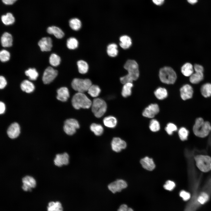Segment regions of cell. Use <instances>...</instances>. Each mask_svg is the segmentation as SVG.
<instances>
[{
	"instance_id": "obj_45",
	"label": "cell",
	"mask_w": 211,
	"mask_h": 211,
	"mask_svg": "<svg viewBox=\"0 0 211 211\" xmlns=\"http://www.w3.org/2000/svg\"><path fill=\"white\" fill-rule=\"evenodd\" d=\"M180 195L184 201L190 200L191 198L190 193L184 190H182L180 192Z\"/></svg>"
},
{
	"instance_id": "obj_11",
	"label": "cell",
	"mask_w": 211,
	"mask_h": 211,
	"mask_svg": "<svg viewBox=\"0 0 211 211\" xmlns=\"http://www.w3.org/2000/svg\"><path fill=\"white\" fill-rule=\"evenodd\" d=\"M159 108L157 104H151L144 110L142 115L143 116L149 118H153L159 112Z\"/></svg>"
},
{
	"instance_id": "obj_42",
	"label": "cell",
	"mask_w": 211,
	"mask_h": 211,
	"mask_svg": "<svg viewBox=\"0 0 211 211\" xmlns=\"http://www.w3.org/2000/svg\"><path fill=\"white\" fill-rule=\"evenodd\" d=\"M10 53L5 50H1L0 52V59L2 62H5L9 60L10 58Z\"/></svg>"
},
{
	"instance_id": "obj_23",
	"label": "cell",
	"mask_w": 211,
	"mask_h": 211,
	"mask_svg": "<svg viewBox=\"0 0 211 211\" xmlns=\"http://www.w3.org/2000/svg\"><path fill=\"white\" fill-rule=\"evenodd\" d=\"M21 90L27 93H30L32 92L35 89V86L30 81L25 80L21 83L20 86Z\"/></svg>"
},
{
	"instance_id": "obj_8",
	"label": "cell",
	"mask_w": 211,
	"mask_h": 211,
	"mask_svg": "<svg viewBox=\"0 0 211 211\" xmlns=\"http://www.w3.org/2000/svg\"><path fill=\"white\" fill-rule=\"evenodd\" d=\"M79 127L78 121L74 119L70 118L67 119L64 122L63 128L64 132L67 135H71L74 134L76 129Z\"/></svg>"
},
{
	"instance_id": "obj_46",
	"label": "cell",
	"mask_w": 211,
	"mask_h": 211,
	"mask_svg": "<svg viewBox=\"0 0 211 211\" xmlns=\"http://www.w3.org/2000/svg\"><path fill=\"white\" fill-rule=\"evenodd\" d=\"M118 211H133V210L132 208L128 207L127 205L123 204L120 206Z\"/></svg>"
},
{
	"instance_id": "obj_7",
	"label": "cell",
	"mask_w": 211,
	"mask_h": 211,
	"mask_svg": "<svg viewBox=\"0 0 211 211\" xmlns=\"http://www.w3.org/2000/svg\"><path fill=\"white\" fill-rule=\"evenodd\" d=\"M195 159L197 167L200 171L206 172L210 170L211 158L210 156L198 155L195 157Z\"/></svg>"
},
{
	"instance_id": "obj_39",
	"label": "cell",
	"mask_w": 211,
	"mask_h": 211,
	"mask_svg": "<svg viewBox=\"0 0 211 211\" xmlns=\"http://www.w3.org/2000/svg\"><path fill=\"white\" fill-rule=\"evenodd\" d=\"M78 42L77 40L74 37L69 38L67 42V45L68 48L74 50L78 47Z\"/></svg>"
},
{
	"instance_id": "obj_22",
	"label": "cell",
	"mask_w": 211,
	"mask_h": 211,
	"mask_svg": "<svg viewBox=\"0 0 211 211\" xmlns=\"http://www.w3.org/2000/svg\"><path fill=\"white\" fill-rule=\"evenodd\" d=\"M194 70L193 66L189 62L184 64L181 69L182 73L186 76H190L193 73Z\"/></svg>"
},
{
	"instance_id": "obj_40",
	"label": "cell",
	"mask_w": 211,
	"mask_h": 211,
	"mask_svg": "<svg viewBox=\"0 0 211 211\" xmlns=\"http://www.w3.org/2000/svg\"><path fill=\"white\" fill-rule=\"evenodd\" d=\"M149 128L152 132H156L160 129V125L159 122L156 119L152 120L149 123Z\"/></svg>"
},
{
	"instance_id": "obj_36",
	"label": "cell",
	"mask_w": 211,
	"mask_h": 211,
	"mask_svg": "<svg viewBox=\"0 0 211 211\" xmlns=\"http://www.w3.org/2000/svg\"><path fill=\"white\" fill-rule=\"evenodd\" d=\"M69 25L71 28L74 30H78L81 26V23L79 19L74 18L71 19L69 21Z\"/></svg>"
},
{
	"instance_id": "obj_44",
	"label": "cell",
	"mask_w": 211,
	"mask_h": 211,
	"mask_svg": "<svg viewBox=\"0 0 211 211\" xmlns=\"http://www.w3.org/2000/svg\"><path fill=\"white\" fill-rule=\"evenodd\" d=\"M175 186V183L173 182L170 180L166 181L165 184L164 185V188L169 191L172 190Z\"/></svg>"
},
{
	"instance_id": "obj_3",
	"label": "cell",
	"mask_w": 211,
	"mask_h": 211,
	"mask_svg": "<svg viewBox=\"0 0 211 211\" xmlns=\"http://www.w3.org/2000/svg\"><path fill=\"white\" fill-rule=\"evenodd\" d=\"M72 103L76 109L81 108L88 109L91 106L92 102L84 93L78 92L73 96Z\"/></svg>"
},
{
	"instance_id": "obj_21",
	"label": "cell",
	"mask_w": 211,
	"mask_h": 211,
	"mask_svg": "<svg viewBox=\"0 0 211 211\" xmlns=\"http://www.w3.org/2000/svg\"><path fill=\"white\" fill-rule=\"evenodd\" d=\"M47 32L50 34H53L57 38L61 39L64 35L62 30L59 28L55 26H52L48 27L47 29Z\"/></svg>"
},
{
	"instance_id": "obj_6",
	"label": "cell",
	"mask_w": 211,
	"mask_h": 211,
	"mask_svg": "<svg viewBox=\"0 0 211 211\" xmlns=\"http://www.w3.org/2000/svg\"><path fill=\"white\" fill-rule=\"evenodd\" d=\"M92 85L91 81L89 79H82L76 78L72 82V88L78 92L84 93L87 91Z\"/></svg>"
},
{
	"instance_id": "obj_26",
	"label": "cell",
	"mask_w": 211,
	"mask_h": 211,
	"mask_svg": "<svg viewBox=\"0 0 211 211\" xmlns=\"http://www.w3.org/2000/svg\"><path fill=\"white\" fill-rule=\"evenodd\" d=\"M154 94L156 97L159 100H162L167 97L168 92L166 89L161 87L157 88L154 92Z\"/></svg>"
},
{
	"instance_id": "obj_32",
	"label": "cell",
	"mask_w": 211,
	"mask_h": 211,
	"mask_svg": "<svg viewBox=\"0 0 211 211\" xmlns=\"http://www.w3.org/2000/svg\"><path fill=\"white\" fill-rule=\"evenodd\" d=\"M78 71L81 74L86 73L89 69V65L87 63L84 61L80 60L77 62Z\"/></svg>"
},
{
	"instance_id": "obj_30",
	"label": "cell",
	"mask_w": 211,
	"mask_h": 211,
	"mask_svg": "<svg viewBox=\"0 0 211 211\" xmlns=\"http://www.w3.org/2000/svg\"><path fill=\"white\" fill-rule=\"evenodd\" d=\"M1 20L3 23L6 25L13 24L15 22V18L12 14L8 13L5 15H3L1 17Z\"/></svg>"
},
{
	"instance_id": "obj_24",
	"label": "cell",
	"mask_w": 211,
	"mask_h": 211,
	"mask_svg": "<svg viewBox=\"0 0 211 211\" xmlns=\"http://www.w3.org/2000/svg\"><path fill=\"white\" fill-rule=\"evenodd\" d=\"M103 122L106 127L110 128L115 127L117 123L116 118L112 116H109L105 117L103 120Z\"/></svg>"
},
{
	"instance_id": "obj_47",
	"label": "cell",
	"mask_w": 211,
	"mask_h": 211,
	"mask_svg": "<svg viewBox=\"0 0 211 211\" xmlns=\"http://www.w3.org/2000/svg\"><path fill=\"white\" fill-rule=\"evenodd\" d=\"M195 72H202L204 71V68L201 65L199 64H195L193 66Z\"/></svg>"
},
{
	"instance_id": "obj_48",
	"label": "cell",
	"mask_w": 211,
	"mask_h": 211,
	"mask_svg": "<svg viewBox=\"0 0 211 211\" xmlns=\"http://www.w3.org/2000/svg\"><path fill=\"white\" fill-rule=\"evenodd\" d=\"M7 84L6 81L4 77L1 76L0 77V88L4 89Z\"/></svg>"
},
{
	"instance_id": "obj_29",
	"label": "cell",
	"mask_w": 211,
	"mask_h": 211,
	"mask_svg": "<svg viewBox=\"0 0 211 211\" xmlns=\"http://www.w3.org/2000/svg\"><path fill=\"white\" fill-rule=\"evenodd\" d=\"M133 86L132 82H127L124 84L122 91V96L125 98L130 96L132 93V88Z\"/></svg>"
},
{
	"instance_id": "obj_31",
	"label": "cell",
	"mask_w": 211,
	"mask_h": 211,
	"mask_svg": "<svg viewBox=\"0 0 211 211\" xmlns=\"http://www.w3.org/2000/svg\"><path fill=\"white\" fill-rule=\"evenodd\" d=\"M200 91L202 95L205 97L207 98L211 96V84H204L201 87Z\"/></svg>"
},
{
	"instance_id": "obj_12",
	"label": "cell",
	"mask_w": 211,
	"mask_h": 211,
	"mask_svg": "<svg viewBox=\"0 0 211 211\" xmlns=\"http://www.w3.org/2000/svg\"><path fill=\"white\" fill-rule=\"evenodd\" d=\"M22 189L25 191H31V188H34L36 185L35 179L32 177L26 176L22 179Z\"/></svg>"
},
{
	"instance_id": "obj_33",
	"label": "cell",
	"mask_w": 211,
	"mask_h": 211,
	"mask_svg": "<svg viewBox=\"0 0 211 211\" xmlns=\"http://www.w3.org/2000/svg\"><path fill=\"white\" fill-rule=\"evenodd\" d=\"M117 48V45L115 43L109 44L107 47V52L108 55L113 57L117 56L118 53Z\"/></svg>"
},
{
	"instance_id": "obj_10",
	"label": "cell",
	"mask_w": 211,
	"mask_h": 211,
	"mask_svg": "<svg viewBox=\"0 0 211 211\" xmlns=\"http://www.w3.org/2000/svg\"><path fill=\"white\" fill-rule=\"evenodd\" d=\"M127 184L125 181L118 179L110 184L108 186L109 190L115 193L120 192L123 189L127 187Z\"/></svg>"
},
{
	"instance_id": "obj_19",
	"label": "cell",
	"mask_w": 211,
	"mask_h": 211,
	"mask_svg": "<svg viewBox=\"0 0 211 211\" xmlns=\"http://www.w3.org/2000/svg\"><path fill=\"white\" fill-rule=\"evenodd\" d=\"M140 162L143 168L149 171L153 170L155 167L153 159L147 156L142 159Z\"/></svg>"
},
{
	"instance_id": "obj_1",
	"label": "cell",
	"mask_w": 211,
	"mask_h": 211,
	"mask_svg": "<svg viewBox=\"0 0 211 211\" xmlns=\"http://www.w3.org/2000/svg\"><path fill=\"white\" fill-rule=\"evenodd\" d=\"M124 68L128 72V74L120 78L121 82L124 84L127 82H132L137 80L139 76L138 65L134 60L129 59L127 61L124 65Z\"/></svg>"
},
{
	"instance_id": "obj_2",
	"label": "cell",
	"mask_w": 211,
	"mask_h": 211,
	"mask_svg": "<svg viewBox=\"0 0 211 211\" xmlns=\"http://www.w3.org/2000/svg\"><path fill=\"white\" fill-rule=\"evenodd\" d=\"M194 134L200 137L207 136L211 131V126L208 121H204L201 118H197L193 126Z\"/></svg>"
},
{
	"instance_id": "obj_28",
	"label": "cell",
	"mask_w": 211,
	"mask_h": 211,
	"mask_svg": "<svg viewBox=\"0 0 211 211\" xmlns=\"http://www.w3.org/2000/svg\"><path fill=\"white\" fill-rule=\"evenodd\" d=\"M47 211H63V209L61 203L59 201L50 202L48 204Z\"/></svg>"
},
{
	"instance_id": "obj_53",
	"label": "cell",
	"mask_w": 211,
	"mask_h": 211,
	"mask_svg": "<svg viewBox=\"0 0 211 211\" xmlns=\"http://www.w3.org/2000/svg\"><path fill=\"white\" fill-rule=\"evenodd\" d=\"M210 170H211V163L210 166Z\"/></svg>"
},
{
	"instance_id": "obj_25",
	"label": "cell",
	"mask_w": 211,
	"mask_h": 211,
	"mask_svg": "<svg viewBox=\"0 0 211 211\" xmlns=\"http://www.w3.org/2000/svg\"><path fill=\"white\" fill-rule=\"evenodd\" d=\"M120 46L123 49H126L128 48L132 45L131 38L126 35L121 36L120 38Z\"/></svg>"
},
{
	"instance_id": "obj_27",
	"label": "cell",
	"mask_w": 211,
	"mask_h": 211,
	"mask_svg": "<svg viewBox=\"0 0 211 211\" xmlns=\"http://www.w3.org/2000/svg\"><path fill=\"white\" fill-rule=\"evenodd\" d=\"M203 78V73L195 72L190 76L189 80L192 84H197L202 81Z\"/></svg>"
},
{
	"instance_id": "obj_9",
	"label": "cell",
	"mask_w": 211,
	"mask_h": 211,
	"mask_svg": "<svg viewBox=\"0 0 211 211\" xmlns=\"http://www.w3.org/2000/svg\"><path fill=\"white\" fill-rule=\"evenodd\" d=\"M58 74V71L51 67H47L45 70L42 76V80L45 84H49L52 82Z\"/></svg>"
},
{
	"instance_id": "obj_17",
	"label": "cell",
	"mask_w": 211,
	"mask_h": 211,
	"mask_svg": "<svg viewBox=\"0 0 211 211\" xmlns=\"http://www.w3.org/2000/svg\"><path fill=\"white\" fill-rule=\"evenodd\" d=\"M20 132V128L19 124L15 122L11 124L8 128L7 133L9 137L14 139L17 137Z\"/></svg>"
},
{
	"instance_id": "obj_14",
	"label": "cell",
	"mask_w": 211,
	"mask_h": 211,
	"mask_svg": "<svg viewBox=\"0 0 211 211\" xmlns=\"http://www.w3.org/2000/svg\"><path fill=\"white\" fill-rule=\"evenodd\" d=\"M180 92L181 98L184 100H186L192 97L193 91L190 85L186 84L181 88Z\"/></svg>"
},
{
	"instance_id": "obj_20",
	"label": "cell",
	"mask_w": 211,
	"mask_h": 211,
	"mask_svg": "<svg viewBox=\"0 0 211 211\" xmlns=\"http://www.w3.org/2000/svg\"><path fill=\"white\" fill-rule=\"evenodd\" d=\"M1 41V45L4 47H11L12 45L13 38L11 35L8 32L4 33L2 35Z\"/></svg>"
},
{
	"instance_id": "obj_52",
	"label": "cell",
	"mask_w": 211,
	"mask_h": 211,
	"mask_svg": "<svg viewBox=\"0 0 211 211\" xmlns=\"http://www.w3.org/2000/svg\"><path fill=\"white\" fill-rule=\"evenodd\" d=\"M187 1L190 4H194L198 2V0H187Z\"/></svg>"
},
{
	"instance_id": "obj_35",
	"label": "cell",
	"mask_w": 211,
	"mask_h": 211,
	"mask_svg": "<svg viewBox=\"0 0 211 211\" xmlns=\"http://www.w3.org/2000/svg\"><path fill=\"white\" fill-rule=\"evenodd\" d=\"M88 94L93 97H96L100 94L101 90L99 86L97 85H92L88 89Z\"/></svg>"
},
{
	"instance_id": "obj_15",
	"label": "cell",
	"mask_w": 211,
	"mask_h": 211,
	"mask_svg": "<svg viewBox=\"0 0 211 211\" xmlns=\"http://www.w3.org/2000/svg\"><path fill=\"white\" fill-rule=\"evenodd\" d=\"M38 45L42 51H50L52 46V40L49 37H44L38 42Z\"/></svg>"
},
{
	"instance_id": "obj_50",
	"label": "cell",
	"mask_w": 211,
	"mask_h": 211,
	"mask_svg": "<svg viewBox=\"0 0 211 211\" xmlns=\"http://www.w3.org/2000/svg\"><path fill=\"white\" fill-rule=\"evenodd\" d=\"M4 4L6 5H12L17 0H2Z\"/></svg>"
},
{
	"instance_id": "obj_34",
	"label": "cell",
	"mask_w": 211,
	"mask_h": 211,
	"mask_svg": "<svg viewBox=\"0 0 211 211\" xmlns=\"http://www.w3.org/2000/svg\"><path fill=\"white\" fill-rule=\"evenodd\" d=\"M90 129L95 135L98 136L101 135L103 132V127L100 124L95 123H93L91 125Z\"/></svg>"
},
{
	"instance_id": "obj_38",
	"label": "cell",
	"mask_w": 211,
	"mask_h": 211,
	"mask_svg": "<svg viewBox=\"0 0 211 211\" xmlns=\"http://www.w3.org/2000/svg\"><path fill=\"white\" fill-rule=\"evenodd\" d=\"M61 58L57 55L52 53L50 55L49 58V62L50 64L54 67H56L60 64Z\"/></svg>"
},
{
	"instance_id": "obj_16",
	"label": "cell",
	"mask_w": 211,
	"mask_h": 211,
	"mask_svg": "<svg viewBox=\"0 0 211 211\" xmlns=\"http://www.w3.org/2000/svg\"><path fill=\"white\" fill-rule=\"evenodd\" d=\"M69 155L66 152L62 154H57L54 160V164L59 167L63 165H67L69 163Z\"/></svg>"
},
{
	"instance_id": "obj_51",
	"label": "cell",
	"mask_w": 211,
	"mask_h": 211,
	"mask_svg": "<svg viewBox=\"0 0 211 211\" xmlns=\"http://www.w3.org/2000/svg\"><path fill=\"white\" fill-rule=\"evenodd\" d=\"M164 0H152L153 3L157 5H160L163 4Z\"/></svg>"
},
{
	"instance_id": "obj_13",
	"label": "cell",
	"mask_w": 211,
	"mask_h": 211,
	"mask_svg": "<svg viewBox=\"0 0 211 211\" xmlns=\"http://www.w3.org/2000/svg\"><path fill=\"white\" fill-rule=\"evenodd\" d=\"M126 145V143L124 140L118 137L114 138L111 142L112 150L117 152H119L122 149H125Z\"/></svg>"
},
{
	"instance_id": "obj_5",
	"label": "cell",
	"mask_w": 211,
	"mask_h": 211,
	"mask_svg": "<svg viewBox=\"0 0 211 211\" xmlns=\"http://www.w3.org/2000/svg\"><path fill=\"white\" fill-rule=\"evenodd\" d=\"M92 111L95 116L100 118L106 113L107 105L105 101L101 98L94 99L91 105Z\"/></svg>"
},
{
	"instance_id": "obj_43",
	"label": "cell",
	"mask_w": 211,
	"mask_h": 211,
	"mask_svg": "<svg viewBox=\"0 0 211 211\" xmlns=\"http://www.w3.org/2000/svg\"><path fill=\"white\" fill-rule=\"evenodd\" d=\"M177 130L176 125L172 123H168L165 128L166 131L169 135H171L173 132L176 131Z\"/></svg>"
},
{
	"instance_id": "obj_4",
	"label": "cell",
	"mask_w": 211,
	"mask_h": 211,
	"mask_svg": "<svg viewBox=\"0 0 211 211\" xmlns=\"http://www.w3.org/2000/svg\"><path fill=\"white\" fill-rule=\"evenodd\" d=\"M159 77L162 83L167 84H173L177 79L176 73L171 67H164L159 70Z\"/></svg>"
},
{
	"instance_id": "obj_41",
	"label": "cell",
	"mask_w": 211,
	"mask_h": 211,
	"mask_svg": "<svg viewBox=\"0 0 211 211\" xmlns=\"http://www.w3.org/2000/svg\"><path fill=\"white\" fill-rule=\"evenodd\" d=\"M178 134L180 139L182 141H184L187 138L188 131L185 128L182 127L179 130Z\"/></svg>"
},
{
	"instance_id": "obj_18",
	"label": "cell",
	"mask_w": 211,
	"mask_h": 211,
	"mask_svg": "<svg viewBox=\"0 0 211 211\" xmlns=\"http://www.w3.org/2000/svg\"><path fill=\"white\" fill-rule=\"evenodd\" d=\"M57 93V99L62 102L67 101L69 97L68 89L66 87H62L58 89Z\"/></svg>"
},
{
	"instance_id": "obj_37",
	"label": "cell",
	"mask_w": 211,
	"mask_h": 211,
	"mask_svg": "<svg viewBox=\"0 0 211 211\" xmlns=\"http://www.w3.org/2000/svg\"><path fill=\"white\" fill-rule=\"evenodd\" d=\"M26 76L29 77L30 80H36L38 76V74L35 69L29 68L25 72Z\"/></svg>"
},
{
	"instance_id": "obj_49",
	"label": "cell",
	"mask_w": 211,
	"mask_h": 211,
	"mask_svg": "<svg viewBox=\"0 0 211 211\" xmlns=\"http://www.w3.org/2000/svg\"><path fill=\"white\" fill-rule=\"evenodd\" d=\"M5 110V105L4 103L1 101L0 102V113L2 114L4 113Z\"/></svg>"
}]
</instances>
